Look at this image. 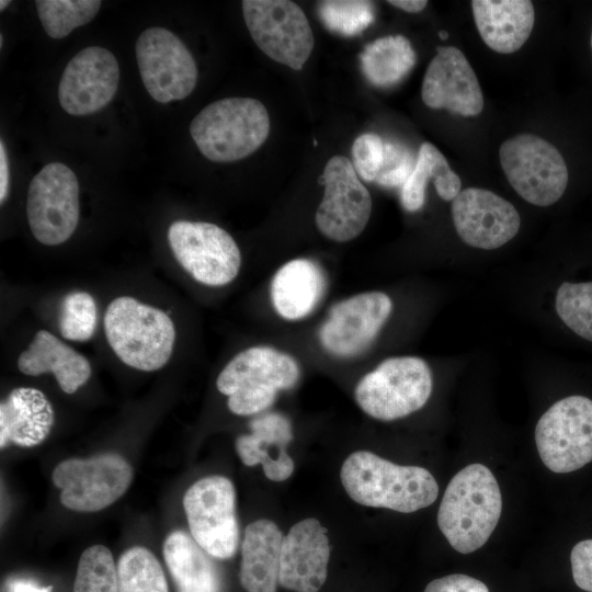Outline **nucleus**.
I'll list each match as a JSON object with an SVG mask.
<instances>
[{"label": "nucleus", "mask_w": 592, "mask_h": 592, "mask_svg": "<svg viewBox=\"0 0 592 592\" xmlns=\"http://www.w3.org/2000/svg\"><path fill=\"white\" fill-rule=\"evenodd\" d=\"M340 479L356 503L401 513L426 508L439 494L437 482L428 469L397 465L367 451L345 458Z\"/></svg>", "instance_id": "f257e3e1"}, {"label": "nucleus", "mask_w": 592, "mask_h": 592, "mask_svg": "<svg viewBox=\"0 0 592 592\" xmlns=\"http://www.w3.org/2000/svg\"><path fill=\"white\" fill-rule=\"evenodd\" d=\"M502 511L498 481L485 465L475 463L448 482L439 511L437 525L460 554L482 547L494 531Z\"/></svg>", "instance_id": "f03ea898"}, {"label": "nucleus", "mask_w": 592, "mask_h": 592, "mask_svg": "<svg viewBox=\"0 0 592 592\" xmlns=\"http://www.w3.org/2000/svg\"><path fill=\"white\" fill-rule=\"evenodd\" d=\"M103 323L110 346L124 364L152 372L170 360L175 329L161 309L119 296L109 304Z\"/></svg>", "instance_id": "7ed1b4c3"}, {"label": "nucleus", "mask_w": 592, "mask_h": 592, "mask_svg": "<svg viewBox=\"0 0 592 592\" xmlns=\"http://www.w3.org/2000/svg\"><path fill=\"white\" fill-rule=\"evenodd\" d=\"M270 116L262 102L226 98L205 106L191 122L190 134L200 151L215 162L253 153L266 140Z\"/></svg>", "instance_id": "20e7f679"}, {"label": "nucleus", "mask_w": 592, "mask_h": 592, "mask_svg": "<svg viewBox=\"0 0 592 592\" xmlns=\"http://www.w3.org/2000/svg\"><path fill=\"white\" fill-rule=\"evenodd\" d=\"M300 376L296 360L272 346L258 345L234 356L217 377L219 392L228 397V408L237 415L266 410L278 390L293 388Z\"/></svg>", "instance_id": "39448f33"}, {"label": "nucleus", "mask_w": 592, "mask_h": 592, "mask_svg": "<svg viewBox=\"0 0 592 592\" xmlns=\"http://www.w3.org/2000/svg\"><path fill=\"white\" fill-rule=\"evenodd\" d=\"M433 387L428 363L417 356H397L383 361L357 383L354 397L369 417L392 421L421 409Z\"/></svg>", "instance_id": "423d86ee"}, {"label": "nucleus", "mask_w": 592, "mask_h": 592, "mask_svg": "<svg viewBox=\"0 0 592 592\" xmlns=\"http://www.w3.org/2000/svg\"><path fill=\"white\" fill-rule=\"evenodd\" d=\"M499 158L509 183L526 202L545 207L563 195L567 164L559 150L544 138L515 135L503 141Z\"/></svg>", "instance_id": "0eeeda50"}, {"label": "nucleus", "mask_w": 592, "mask_h": 592, "mask_svg": "<svg viewBox=\"0 0 592 592\" xmlns=\"http://www.w3.org/2000/svg\"><path fill=\"white\" fill-rule=\"evenodd\" d=\"M182 503L193 539L213 558L235 556L239 525L232 482L221 475L204 477L187 488Z\"/></svg>", "instance_id": "6e6552de"}, {"label": "nucleus", "mask_w": 592, "mask_h": 592, "mask_svg": "<svg viewBox=\"0 0 592 592\" xmlns=\"http://www.w3.org/2000/svg\"><path fill=\"white\" fill-rule=\"evenodd\" d=\"M133 468L119 454L103 453L89 458H68L58 463L52 475L60 489L61 504L76 512H98L128 489Z\"/></svg>", "instance_id": "1a4fd4ad"}, {"label": "nucleus", "mask_w": 592, "mask_h": 592, "mask_svg": "<svg viewBox=\"0 0 592 592\" xmlns=\"http://www.w3.org/2000/svg\"><path fill=\"white\" fill-rule=\"evenodd\" d=\"M535 443L543 464L557 474L580 469L592 460V400L569 396L538 420Z\"/></svg>", "instance_id": "9d476101"}, {"label": "nucleus", "mask_w": 592, "mask_h": 592, "mask_svg": "<svg viewBox=\"0 0 592 592\" xmlns=\"http://www.w3.org/2000/svg\"><path fill=\"white\" fill-rule=\"evenodd\" d=\"M242 14L257 46L271 59L300 70L314 48L301 8L288 0H243Z\"/></svg>", "instance_id": "9b49d317"}, {"label": "nucleus", "mask_w": 592, "mask_h": 592, "mask_svg": "<svg viewBox=\"0 0 592 592\" xmlns=\"http://www.w3.org/2000/svg\"><path fill=\"white\" fill-rule=\"evenodd\" d=\"M168 241L181 266L204 285H227L239 273V247L226 230L215 224L177 220L169 227Z\"/></svg>", "instance_id": "f8f14e48"}, {"label": "nucleus", "mask_w": 592, "mask_h": 592, "mask_svg": "<svg viewBox=\"0 0 592 592\" xmlns=\"http://www.w3.org/2000/svg\"><path fill=\"white\" fill-rule=\"evenodd\" d=\"M30 229L37 241L57 246L75 232L79 216V182L61 162L43 167L32 179L26 202Z\"/></svg>", "instance_id": "ddd939ff"}, {"label": "nucleus", "mask_w": 592, "mask_h": 592, "mask_svg": "<svg viewBox=\"0 0 592 592\" xmlns=\"http://www.w3.org/2000/svg\"><path fill=\"white\" fill-rule=\"evenodd\" d=\"M143 83L159 103L183 100L197 82V66L185 44L171 31L149 27L135 45Z\"/></svg>", "instance_id": "4468645a"}, {"label": "nucleus", "mask_w": 592, "mask_h": 592, "mask_svg": "<svg viewBox=\"0 0 592 592\" xmlns=\"http://www.w3.org/2000/svg\"><path fill=\"white\" fill-rule=\"evenodd\" d=\"M325 186L315 221L327 238L346 242L365 229L372 213V197L358 179L353 163L344 156H333L320 177Z\"/></svg>", "instance_id": "2eb2a0df"}, {"label": "nucleus", "mask_w": 592, "mask_h": 592, "mask_svg": "<svg viewBox=\"0 0 592 592\" xmlns=\"http://www.w3.org/2000/svg\"><path fill=\"white\" fill-rule=\"evenodd\" d=\"M392 311L383 292H365L339 303L328 312L318 337L323 350L340 358L363 354L375 341Z\"/></svg>", "instance_id": "dca6fc26"}, {"label": "nucleus", "mask_w": 592, "mask_h": 592, "mask_svg": "<svg viewBox=\"0 0 592 592\" xmlns=\"http://www.w3.org/2000/svg\"><path fill=\"white\" fill-rule=\"evenodd\" d=\"M119 81L115 56L106 48L90 46L66 65L58 86V100L70 115H89L114 98Z\"/></svg>", "instance_id": "f3484780"}, {"label": "nucleus", "mask_w": 592, "mask_h": 592, "mask_svg": "<svg viewBox=\"0 0 592 592\" xmlns=\"http://www.w3.org/2000/svg\"><path fill=\"white\" fill-rule=\"evenodd\" d=\"M454 227L468 246L498 249L519 232L521 218L516 208L496 193L468 187L459 192L452 203Z\"/></svg>", "instance_id": "a211bd4d"}, {"label": "nucleus", "mask_w": 592, "mask_h": 592, "mask_svg": "<svg viewBox=\"0 0 592 592\" xmlns=\"http://www.w3.org/2000/svg\"><path fill=\"white\" fill-rule=\"evenodd\" d=\"M421 96L432 109H446L464 116H476L483 109L477 76L465 55L453 46H440L422 81Z\"/></svg>", "instance_id": "6ab92c4d"}, {"label": "nucleus", "mask_w": 592, "mask_h": 592, "mask_svg": "<svg viewBox=\"0 0 592 592\" xmlns=\"http://www.w3.org/2000/svg\"><path fill=\"white\" fill-rule=\"evenodd\" d=\"M328 530L315 517L294 524L284 536L278 583L295 592H318L328 574Z\"/></svg>", "instance_id": "aec40b11"}, {"label": "nucleus", "mask_w": 592, "mask_h": 592, "mask_svg": "<svg viewBox=\"0 0 592 592\" xmlns=\"http://www.w3.org/2000/svg\"><path fill=\"white\" fill-rule=\"evenodd\" d=\"M251 433L236 440V451L247 466L261 464L272 481H284L294 471V462L286 448L293 440L292 424L280 412H267L249 423Z\"/></svg>", "instance_id": "412c9836"}, {"label": "nucleus", "mask_w": 592, "mask_h": 592, "mask_svg": "<svg viewBox=\"0 0 592 592\" xmlns=\"http://www.w3.org/2000/svg\"><path fill=\"white\" fill-rule=\"evenodd\" d=\"M471 9L479 35L497 53L519 50L532 33L535 11L530 0H474Z\"/></svg>", "instance_id": "4be33fe9"}, {"label": "nucleus", "mask_w": 592, "mask_h": 592, "mask_svg": "<svg viewBox=\"0 0 592 592\" xmlns=\"http://www.w3.org/2000/svg\"><path fill=\"white\" fill-rule=\"evenodd\" d=\"M54 421V409L41 390L15 388L0 405V447L36 446L49 435Z\"/></svg>", "instance_id": "5701e85b"}, {"label": "nucleus", "mask_w": 592, "mask_h": 592, "mask_svg": "<svg viewBox=\"0 0 592 592\" xmlns=\"http://www.w3.org/2000/svg\"><path fill=\"white\" fill-rule=\"evenodd\" d=\"M326 285V276L316 262L309 259L291 260L272 278V305L282 318L300 320L318 306Z\"/></svg>", "instance_id": "b1692460"}, {"label": "nucleus", "mask_w": 592, "mask_h": 592, "mask_svg": "<svg viewBox=\"0 0 592 592\" xmlns=\"http://www.w3.org/2000/svg\"><path fill=\"white\" fill-rule=\"evenodd\" d=\"M25 375L53 373L61 390L73 394L91 375L89 361L46 330H39L18 358Z\"/></svg>", "instance_id": "393cba45"}, {"label": "nucleus", "mask_w": 592, "mask_h": 592, "mask_svg": "<svg viewBox=\"0 0 592 592\" xmlns=\"http://www.w3.org/2000/svg\"><path fill=\"white\" fill-rule=\"evenodd\" d=\"M283 538L278 526L266 519L246 527L239 581L247 592H276Z\"/></svg>", "instance_id": "a878e982"}, {"label": "nucleus", "mask_w": 592, "mask_h": 592, "mask_svg": "<svg viewBox=\"0 0 592 592\" xmlns=\"http://www.w3.org/2000/svg\"><path fill=\"white\" fill-rule=\"evenodd\" d=\"M162 551L177 592H223L216 563L191 534L182 530L171 532Z\"/></svg>", "instance_id": "bb28decb"}, {"label": "nucleus", "mask_w": 592, "mask_h": 592, "mask_svg": "<svg viewBox=\"0 0 592 592\" xmlns=\"http://www.w3.org/2000/svg\"><path fill=\"white\" fill-rule=\"evenodd\" d=\"M430 179L434 182L436 193L444 201H453L460 192V179L451 169L443 153L431 143H423L414 169L401 186L400 201L406 210L417 212L422 208Z\"/></svg>", "instance_id": "cd10ccee"}, {"label": "nucleus", "mask_w": 592, "mask_h": 592, "mask_svg": "<svg viewBox=\"0 0 592 592\" xmlns=\"http://www.w3.org/2000/svg\"><path fill=\"white\" fill-rule=\"evenodd\" d=\"M366 79L379 88L399 83L414 67L415 52L402 35H389L367 44L360 55Z\"/></svg>", "instance_id": "c85d7f7f"}, {"label": "nucleus", "mask_w": 592, "mask_h": 592, "mask_svg": "<svg viewBox=\"0 0 592 592\" xmlns=\"http://www.w3.org/2000/svg\"><path fill=\"white\" fill-rule=\"evenodd\" d=\"M118 592H169L157 557L144 546L126 549L117 562Z\"/></svg>", "instance_id": "c756f323"}, {"label": "nucleus", "mask_w": 592, "mask_h": 592, "mask_svg": "<svg viewBox=\"0 0 592 592\" xmlns=\"http://www.w3.org/2000/svg\"><path fill=\"white\" fill-rule=\"evenodd\" d=\"M39 21L52 38H62L89 23L99 12V0H36Z\"/></svg>", "instance_id": "7c9ffc66"}, {"label": "nucleus", "mask_w": 592, "mask_h": 592, "mask_svg": "<svg viewBox=\"0 0 592 592\" xmlns=\"http://www.w3.org/2000/svg\"><path fill=\"white\" fill-rule=\"evenodd\" d=\"M73 592H118L117 565L107 547L98 544L82 551Z\"/></svg>", "instance_id": "2f4dec72"}, {"label": "nucleus", "mask_w": 592, "mask_h": 592, "mask_svg": "<svg viewBox=\"0 0 592 592\" xmlns=\"http://www.w3.org/2000/svg\"><path fill=\"white\" fill-rule=\"evenodd\" d=\"M555 307L569 329L592 342V282H563L557 289Z\"/></svg>", "instance_id": "473e14b6"}, {"label": "nucleus", "mask_w": 592, "mask_h": 592, "mask_svg": "<svg viewBox=\"0 0 592 592\" xmlns=\"http://www.w3.org/2000/svg\"><path fill=\"white\" fill-rule=\"evenodd\" d=\"M325 26L344 36L363 32L375 19V9L369 1L328 0L318 5Z\"/></svg>", "instance_id": "72a5a7b5"}, {"label": "nucleus", "mask_w": 592, "mask_h": 592, "mask_svg": "<svg viewBox=\"0 0 592 592\" xmlns=\"http://www.w3.org/2000/svg\"><path fill=\"white\" fill-rule=\"evenodd\" d=\"M96 305L86 292H72L65 296L59 315V331L67 340L87 341L95 330Z\"/></svg>", "instance_id": "f704fd0d"}, {"label": "nucleus", "mask_w": 592, "mask_h": 592, "mask_svg": "<svg viewBox=\"0 0 592 592\" xmlns=\"http://www.w3.org/2000/svg\"><path fill=\"white\" fill-rule=\"evenodd\" d=\"M415 161L405 145L384 141V159L375 182L385 187L402 186L413 171Z\"/></svg>", "instance_id": "c9c22d12"}, {"label": "nucleus", "mask_w": 592, "mask_h": 592, "mask_svg": "<svg viewBox=\"0 0 592 592\" xmlns=\"http://www.w3.org/2000/svg\"><path fill=\"white\" fill-rule=\"evenodd\" d=\"M353 166L363 180L375 181L384 159V141L372 133L358 136L352 146Z\"/></svg>", "instance_id": "e433bc0d"}, {"label": "nucleus", "mask_w": 592, "mask_h": 592, "mask_svg": "<svg viewBox=\"0 0 592 592\" xmlns=\"http://www.w3.org/2000/svg\"><path fill=\"white\" fill-rule=\"evenodd\" d=\"M570 563L576 584L592 592V539L581 540L573 546Z\"/></svg>", "instance_id": "4c0bfd02"}, {"label": "nucleus", "mask_w": 592, "mask_h": 592, "mask_svg": "<svg viewBox=\"0 0 592 592\" xmlns=\"http://www.w3.org/2000/svg\"><path fill=\"white\" fill-rule=\"evenodd\" d=\"M424 592H489L480 580L460 573L448 574L432 580Z\"/></svg>", "instance_id": "58836bf2"}, {"label": "nucleus", "mask_w": 592, "mask_h": 592, "mask_svg": "<svg viewBox=\"0 0 592 592\" xmlns=\"http://www.w3.org/2000/svg\"><path fill=\"white\" fill-rule=\"evenodd\" d=\"M10 185L9 160L3 141H0V202L8 196Z\"/></svg>", "instance_id": "ea45409f"}, {"label": "nucleus", "mask_w": 592, "mask_h": 592, "mask_svg": "<svg viewBox=\"0 0 592 592\" xmlns=\"http://www.w3.org/2000/svg\"><path fill=\"white\" fill-rule=\"evenodd\" d=\"M53 587H39L32 581L14 580L11 582V592H52Z\"/></svg>", "instance_id": "a19ab883"}, {"label": "nucleus", "mask_w": 592, "mask_h": 592, "mask_svg": "<svg viewBox=\"0 0 592 592\" xmlns=\"http://www.w3.org/2000/svg\"><path fill=\"white\" fill-rule=\"evenodd\" d=\"M388 3L406 12L418 13L426 7L428 1L425 0H390L388 1Z\"/></svg>", "instance_id": "79ce46f5"}, {"label": "nucleus", "mask_w": 592, "mask_h": 592, "mask_svg": "<svg viewBox=\"0 0 592 592\" xmlns=\"http://www.w3.org/2000/svg\"><path fill=\"white\" fill-rule=\"evenodd\" d=\"M10 3H11V1H9V0H1L0 1V10L3 11Z\"/></svg>", "instance_id": "37998d69"}, {"label": "nucleus", "mask_w": 592, "mask_h": 592, "mask_svg": "<svg viewBox=\"0 0 592 592\" xmlns=\"http://www.w3.org/2000/svg\"><path fill=\"white\" fill-rule=\"evenodd\" d=\"M439 36L441 37V39H447L448 34H447L446 31H441V32L439 33Z\"/></svg>", "instance_id": "c03bdc74"}, {"label": "nucleus", "mask_w": 592, "mask_h": 592, "mask_svg": "<svg viewBox=\"0 0 592 592\" xmlns=\"http://www.w3.org/2000/svg\"><path fill=\"white\" fill-rule=\"evenodd\" d=\"M591 48H592V33H591Z\"/></svg>", "instance_id": "a18cd8bd"}]
</instances>
